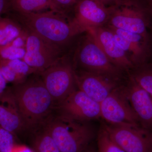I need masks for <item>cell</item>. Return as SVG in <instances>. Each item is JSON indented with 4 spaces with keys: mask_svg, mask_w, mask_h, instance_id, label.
<instances>
[{
    "mask_svg": "<svg viewBox=\"0 0 152 152\" xmlns=\"http://www.w3.org/2000/svg\"><path fill=\"white\" fill-rule=\"evenodd\" d=\"M4 94L16 108L30 133L42 126L53 113L54 101L39 74L7 88Z\"/></svg>",
    "mask_w": 152,
    "mask_h": 152,
    "instance_id": "1",
    "label": "cell"
},
{
    "mask_svg": "<svg viewBox=\"0 0 152 152\" xmlns=\"http://www.w3.org/2000/svg\"><path fill=\"white\" fill-rule=\"evenodd\" d=\"M14 20L26 32L34 34L63 50L74 37L81 34L66 15L48 10L31 13L13 12Z\"/></svg>",
    "mask_w": 152,
    "mask_h": 152,
    "instance_id": "2",
    "label": "cell"
},
{
    "mask_svg": "<svg viewBox=\"0 0 152 152\" xmlns=\"http://www.w3.org/2000/svg\"><path fill=\"white\" fill-rule=\"evenodd\" d=\"M43 127L51 136L61 152H83L94 136L88 122L72 119L53 113Z\"/></svg>",
    "mask_w": 152,
    "mask_h": 152,
    "instance_id": "3",
    "label": "cell"
},
{
    "mask_svg": "<svg viewBox=\"0 0 152 152\" xmlns=\"http://www.w3.org/2000/svg\"><path fill=\"white\" fill-rule=\"evenodd\" d=\"M80 42L75 54L74 61L81 70L103 74L118 78L121 69L111 61L94 38L86 33Z\"/></svg>",
    "mask_w": 152,
    "mask_h": 152,
    "instance_id": "4",
    "label": "cell"
},
{
    "mask_svg": "<svg viewBox=\"0 0 152 152\" xmlns=\"http://www.w3.org/2000/svg\"><path fill=\"white\" fill-rule=\"evenodd\" d=\"M39 74L56 106L77 89L73 66L64 57Z\"/></svg>",
    "mask_w": 152,
    "mask_h": 152,
    "instance_id": "5",
    "label": "cell"
},
{
    "mask_svg": "<svg viewBox=\"0 0 152 152\" xmlns=\"http://www.w3.org/2000/svg\"><path fill=\"white\" fill-rule=\"evenodd\" d=\"M112 140L126 152H152V131L141 126L104 124Z\"/></svg>",
    "mask_w": 152,
    "mask_h": 152,
    "instance_id": "6",
    "label": "cell"
},
{
    "mask_svg": "<svg viewBox=\"0 0 152 152\" xmlns=\"http://www.w3.org/2000/svg\"><path fill=\"white\" fill-rule=\"evenodd\" d=\"M26 32V52L22 60L38 74L53 65L63 58V50L59 48L34 34Z\"/></svg>",
    "mask_w": 152,
    "mask_h": 152,
    "instance_id": "7",
    "label": "cell"
},
{
    "mask_svg": "<svg viewBox=\"0 0 152 152\" xmlns=\"http://www.w3.org/2000/svg\"><path fill=\"white\" fill-rule=\"evenodd\" d=\"M53 112L72 119L88 122L101 118L100 104L78 89L55 106Z\"/></svg>",
    "mask_w": 152,
    "mask_h": 152,
    "instance_id": "8",
    "label": "cell"
},
{
    "mask_svg": "<svg viewBox=\"0 0 152 152\" xmlns=\"http://www.w3.org/2000/svg\"><path fill=\"white\" fill-rule=\"evenodd\" d=\"M108 26L148 37V23L143 13L130 0L110 7Z\"/></svg>",
    "mask_w": 152,
    "mask_h": 152,
    "instance_id": "9",
    "label": "cell"
},
{
    "mask_svg": "<svg viewBox=\"0 0 152 152\" xmlns=\"http://www.w3.org/2000/svg\"><path fill=\"white\" fill-rule=\"evenodd\" d=\"M100 106L101 118L107 124L141 126L122 88L118 87L114 90L100 103Z\"/></svg>",
    "mask_w": 152,
    "mask_h": 152,
    "instance_id": "10",
    "label": "cell"
},
{
    "mask_svg": "<svg viewBox=\"0 0 152 152\" xmlns=\"http://www.w3.org/2000/svg\"><path fill=\"white\" fill-rule=\"evenodd\" d=\"M77 89L99 103L118 88L116 78L89 71L75 69Z\"/></svg>",
    "mask_w": 152,
    "mask_h": 152,
    "instance_id": "11",
    "label": "cell"
},
{
    "mask_svg": "<svg viewBox=\"0 0 152 152\" xmlns=\"http://www.w3.org/2000/svg\"><path fill=\"white\" fill-rule=\"evenodd\" d=\"M74 9L72 20L81 33L103 26L107 23L110 16V7L96 0H80Z\"/></svg>",
    "mask_w": 152,
    "mask_h": 152,
    "instance_id": "12",
    "label": "cell"
},
{
    "mask_svg": "<svg viewBox=\"0 0 152 152\" xmlns=\"http://www.w3.org/2000/svg\"><path fill=\"white\" fill-rule=\"evenodd\" d=\"M123 92L135 113L141 126L152 131V98L132 77Z\"/></svg>",
    "mask_w": 152,
    "mask_h": 152,
    "instance_id": "13",
    "label": "cell"
},
{
    "mask_svg": "<svg viewBox=\"0 0 152 152\" xmlns=\"http://www.w3.org/2000/svg\"><path fill=\"white\" fill-rule=\"evenodd\" d=\"M86 33L94 37L106 56L114 64L121 69L134 67L127 55L117 43L113 32L108 28H93Z\"/></svg>",
    "mask_w": 152,
    "mask_h": 152,
    "instance_id": "14",
    "label": "cell"
},
{
    "mask_svg": "<svg viewBox=\"0 0 152 152\" xmlns=\"http://www.w3.org/2000/svg\"><path fill=\"white\" fill-rule=\"evenodd\" d=\"M117 43L124 50L134 67L144 64L148 56V37L108 26Z\"/></svg>",
    "mask_w": 152,
    "mask_h": 152,
    "instance_id": "15",
    "label": "cell"
},
{
    "mask_svg": "<svg viewBox=\"0 0 152 152\" xmlns=\"http://www.w3.org/2000/svg\"><path fill=\"white\" fill-rule=\"evenodd\" d=\"M0 71L7 83L18 84L29 76L38 74L22 59L7 60L0 58Z\"/></svg>",
    "mask_w": 152,
    "mask_h": 152,
    "instance_id": "16",
    "label": "cell"
},
{
    "mask_svg": "<svg viewBox=\"0 0 152 152\" xmlns=\"http://www.w3.org/2000/svg\"><path fill=\"white\" fill-rule=\"evenodd\" d=\"M0 127L15 135L28 132L15 107L1 101H0Z\"/></svg>",
    "mask_w": 152,
    "mask_h": 152,
    "instance_id": "17",
    "label": "cell"
},
{
    "mask_svg": "<svg viewBox=\"0 0 152 152\" xmlns=\"http://www.w3.org/2000/svg\"><path fill=\"white\" fill-rule=\"evenodd\" d=\"M48 10L64 14L60 10L53 0H12L10 12L31 13Z\"/></svg>",
    "mask_w": 152,
    "mask_h": 152,
    "instance_id": "18",
    "label": "cell"
},
{
    "mask_svg": "<svg viewBox=\"0 0 152 152\" xmlns=\"http://www.w3.org/2000/svg\"><path fill=\"white\" fill-rule=\"evenodd\" d=\"M31 134L32 149L34 152H61L51 136L42 126Z\"/></svg>",
    "mask_w": 152,
    "mask_h": 152,
    "instance_id": "19",
    "label": "cell"
},
{
    "mask_svg": "<svg viewBox=\"0 0 152 152\" xmlns=\"http://www.w3.org/2000/svg\"><path fill=\"white\" fill-rule=\"evenodd\" d=\"M24 32L20 25L12 18L0 16V47L10 43Z\"/></svg>",
    "mask_w": 152,
    "mask_h": 152,
    "instance_id": "20",
    "label": "cell"
},
{
    "mask_svg": "<svg viewBox=\"0 0 152 152\" xmlns=\"http://www.w3.org/2000/svg\"><path fill=\"white\" fill-rule=\"evenodd\" d=\"M135 67L131 77L152 98V65L143 64Z\"/></svg>",
    "mask_w": 152,
    "mask_h": 152,
    "instance_id": "21",
    "label": "cell"
},
{
    "mask_svg": "<svg viewBox=\"0 0 152 152\" xmlns=\"http://www.w3.org/2000/svg\"><path fill=\"white\" fill-rule=\"evenodd\" d=\"M98 152H126L111 138L102 125L97 137Z\"/></svg>",
    "mask_w": 152,
    "mask_h": 152,
    "instance_id": "22",
    "label": "cell"
},
{
    "mask_svg": "<svg viewBox=\"0 0 152 152\" xmlns=\"http://www.w3.org/2000/svg\"><path fill=\"white\" fill-rule=\"evenodd\" d=\"M25 48H21L8 44L0 47V58L7 60L22 59L26 54Z\"/></svg>",
    "mask_w": 152,
    "mask_h": 152,
    "instance_id": "23",
    "label": "cell"
},
{
    "mask_svg": "<svg viewBox=\"0 0 152 152\" xmlns=\"http://www.w3.org/2000/svg\"><path fill=\"white\" fill-rule=\"evenodd\" d=\"M15 135L0 127V152H12L15 143Z\"/></svg>",
    "mask_w": 152,
    "mask_h": 152,
    "instance_id": "24",
    "label": "cell"
},
{
    "mask_svg": "<svg viewBox=\"0 0 152 152\" xmlns=\"http://www.w3.org/2000/svg\"><path fill=\"white\" fill-rule=\"evenodd\" d=\"M58 6L60 10L64 14L66 11L75 9V7L80 0H53Z\"/></svg>",
    "mask_w": 152,
    "mask_h": 152,
    "instance_id": "25",
    "label": "cell"
},
{
    "mask_svg": "<svg viewBox=\"0 0 152 152\" xmlns=\"http://www.w3.org/2000/svg\"><path fill=\"white\" fill-rule=\"evenodd\" d=\"M12 1V0H0V16L10 12Z\"/></svg>",
    "mask_w": 152,
    "mask_h": 152,
    "instance_id": "26",
    "label": "cell"
},
{
    "mask_svg": "<svg viewBox=\"0 0 152 152\" xmlns=\"http://www.w3.org/2000/svg\"><path fill=\"white\" fill-rule=\"evenodd\" d=\"M7 83L0 71V98L4 94L7 90Z\"/></svg>",
    "mask_w": 152,
    "mask_h": 152,
    "instance_id": "27",
    "label": "cell"
},
{
    "mask_svg": "<svg viewBox=\"0 0 152 152\" xmlns=\"http://www.w3.org/2000/svg\"><path fill=\"white\" fill-rule=\"evenodd\" d=\"M96 1L103 4L106 7H109L112 6L116 5L126 0H96Z\"/></svg>",
    "mask_w": 152,
    "mask_h": 152,
    "instance_id": "28",
    "label": "cell"
},
{
    "mask_svg": "<svg viewBox=\"0 0 152 152\" xmlns=\"http://www.w3.org/2000/svg\"><path fill=\"white\" fill-rule=\"evenodd\" d=\"M12 152H34L32 149L23 145H16Z\"/></svg>",
    "mask_w": 152,
    "mask_h": 152,
    "instance_id": "29",
    "label": "cell"
},
{
    "mask_svg": "<svg viewBox=\"0 0 152 152\" xmlns=\"http://www.w3.org/2000/svg\"><path fill=\"white\" fill-rule=\"evenodd\" d=\"M83 152H96L93 149V148H92L91 147H89L88 149H87L86 151H84Z\"/></svg>",
    "mask_w": 152,
    "mask_h": 152,
    "instance_id": "30",
    "label": "cell"
},
{
    "mask_svg": "<svg viewBox=\"0 0 152 152\" xmlns=\"http://www.w3.org/2000/svg\"></svg>",
    "mask_w": 152,
    "mask_h": 152,
    "instance_id": "31",
    "label": "cell"
}]
</instances>
